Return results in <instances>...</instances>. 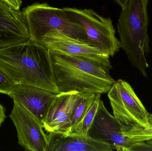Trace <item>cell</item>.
I'll list each match as a JSON object with an SVG mask.
<instances>
[{
	"instance_id": "obj_11",
	"label": "cell",
	"mask_w": 152,
	"mask_h": 151,
	"mask_svg": "<svg viewBox=\"0 0 152 151\" xmlns=\"http://www.w3.org/2000/svg\"><path fill=\"white\" fill-rule=\"evenodd\" d=\"M56 95L37 87L16 84L8 95L42 121Z\"/></svg>"
},
{
	"instance_id": "obj_21",
	"label": "cell",
	"mask_w": 152,
	"mask_h": 151,
	"mask_svg": "<svg viewBox=\"0 0 152 151\" xmlns=\"http://www.w3.org/2000/svg\"><path fill=\"white\" fill-rule=\"evenodd\" d=\"M122 9L125 7L127 0H114Z\"/></svg>"
},
{
	"instance_id": "obj_14",
	"label": "cell",
	"mask_w": 152,
	"mask_h": 151,
	"mask_svg": "<svg viewBox=\"0 0 152 151\" xmlns=\"http://www.w3.org/2000/svg\"><path fill=\"white\" fill-rule=\"evenodd\" d=\"M101 95L100 94L96 95L86 115L81 121L71 131L69 135L87 136L88 129L92 125L97 112L98 105L101 100Z\"/></svg>"
},
{
	"instance_id": "obj_22",
	"label": "cell",
	"mask_w": 152,
	"mask_h": 151,
	"mask_svg": "<svg viewBox=\"0 0 152 151\" xmlns=\"http://www.w3.org/2000/svg\"><path fill=\"white\" fill-rule=\"evenodd\" d=\"M146 142L148 143L151 144H152V139H150V140H147V141H146Z\"/></svg>"
},
{
	"instance_id": "obj_19",
	"label": "cell",
	"mask_w": 152,
	"mask_h": 151,
	"mask_svg": "<svg viewBox=\"0 0 152 151\" xmlns=\"http://www.w3.org/2000/svg\"><path fill=\"white\" fill-rule=\"evenodd\" d=\"M10 6L16 10H20L22 4V0H3Z\"/></svg>"
},
{
	"instance_id": "obj_6",
	"label": "cell",
	"mask_w": 152,
	"mask_h": 151,
	"mask_svg": "<svg viewBox=\"0 0 152 151\" xmlns=\"http://www.w3.org/2000/svg\"><path fill=\"white\" fill-rule=\"evenodd\" d=\"M67 16L82 25L87 36L86 43L113 57L121 48L115 35V28L110 18H106L92 9L63 8Z\"/></svg>"
},
{
	"instance_id": "obj_9",
	"label": "cell",
	"mask_w": 152,
	"mask_h": 151,
	"mask_svg": "<svg viewBox=\"0 0 152 151\" xmlns=\"http://www.w3.org/2000/svg\"><path fill=\"white\" fill-rule=\"evenodd\" d=\"M83 93L71 91L56 94L42 121L44 129L48 133L69 135L71 128L70 117Z\"/></svg>"
},
{
	"instance_id": "obj_17",
	"label": "cell",
	"mask_w": 152,
	"mask_h": 151,
	"mask_svg": "<svg viewBox=\"0 0 152 151\" xmlns=\"http://www.w3.org/2000/svg\"><path fill=\"white\" fill-rule=\"evenodd\" d=\"M16 84L15 81L0 67V93L8 95Z\"/></svg>"
},
{
	"instance_id": "obj_5",
	"label": "cell",
	"mask_w": 152,
	"mask_h": 151,
	"mask_svg": "<svg viewBox=\"0 0 152 151\" xmlns=\"http://www.w3.org/2000/svg\"><path fill=\"white\" fill-rule=\"evenodd\" d=\"M108 96L113 116L125 136L149 127L150 113L129 83L121 79L115 81Z\"/></svg>"
},
{
	"instance_id": "obj_4",
	"label": "cell",
	"mask_w": 152,
	"mask_h": 151,
	"mask_svg": "<svg viewBox=\"0 0 152 151\" xmlns=\"http://www.w3.org/2000/svg\"><path fill=\"white\" fill-rule=\"evenodd\" d=\"M27 25L30 40L39 43L46 34L58 31L73 39L86 43L83 27L66 15L63 8L47 3H35L22 11Z\"/></svg>"
},
{
	"instance_id": "obj_7",
	"label": "cell",
	"mask_w": 152,
	"mask_h": 151,
	"mask_svg": "<svg viewBox=\"0 0 152 151\" xmlns=\"http://www.w3.org/2000/svg\"><path fill=\"white\" fill-rule=\"evenodd\" d=\"M10 117L17 130L18 143L25 150L46 151L48 137L39 119L15 100Z\"/></svg>"
},
{
	"instance_id": "obj_12",
	"label": "cell",
	"mask_w": 152,
	"mask_h": 151,
	"mask_svg": "<svg viewBox=\"0 0 152 151\" xmlns=\"http://www.w3.org/2000/svg\"><path fill=\"white\" fill-rule=\"evenodd\" d=\"M39 43L49 49L50 51L57 53L93 56H109L97 48L86 43L73 39L58 31H52L46 34Z\"/></svg>"
},
{
	"instance_id": "obj_10",
	"label": "cell",
	"mask_w": 152,
	"mask_h": 151,
	"mask_svg": "<svg viewBox=\"0 0 152 151\" xmlns=\"http://www.w3.org/2000/svg\"><path fill=\"white\" fill-rule=\"evenodd\" d=\"M24 14L0 0V49L30 40Z\"/></svg>"
},
{
	"instance_id": "obj_8",
	"label": "cell",
	"mask_w": 152,
	"mask_h": 151,
	"mask_svg": "<svg viewBox=\"0 0 152 151\" xmlns=\"http://www.w3.org/2000/svg\"><path fill=\"white\" fill-rule=\"evenodd\" d=\"M87 137L110 145L117 151H128L134 142L123 134L118 121L108 112L102 100Z\"/></svg>"
},
{
	"instance_id": "obj_1",
	"label": "cell",
	"mask_w": 152,
	"mask_h": 151,
	"mask_svg": "<svg viewBox=\"0 0 152 151\" xmlns=\"http://www.w3.org/2000/svg\"><path fill=\"white\" fill-rule=\"evenodd\" d=\"M54 79L59 93H108L115 81L108 56H86L50 51Z\"/></svg>"
},
{
	"instance_id": "obj_15",
	"label": "cell",
	"mask_w": 152,
	"mask_h": 151,
	"mask_svg": "<svg viewBox=\"0 0 152 151\" xmlns=\"http://www.w3.org/2000/svg\"><path fill=\"white\" fill-rule=\"evenodd\" d=\"M96 95L92 93H83L80 100L74 108L70 117L71 132L81 121L86 115Z\"/></svg>"
},
{
	"instance_id": "obj_16",
	"label": "cell",
	"mask_w": 152,
	"mask_h": 151,
	"mask_svg": "<svg viewBox=\"0 0 152 151\" xmlns=\"http://www.w3.org/2000/svg\"><path fill=\"white\" fill-rule=\"evenodd\" d=\"M150 126L148 128L127 135L126 137L132 139L134 142H146L152 139V114L149 116Z\"/></svg>"
},
{
	"instance_id": "obj_20",
	"label": "cell",
	"mask_w": 152,
	"mask_h": 151,
	"mask_svg": "<svg viewBox=\"0 0 152 151\" xmlns=\"http://www.w3.org/2000/svg\"><path fill=\"white\" fill-rule=\"evenodd\" d=\"M6 116L5 114V109L4 107L0 103V126L4 121Z\"/></svg>"
},
{
	"instance_id": "obj_18",
	"label": "cell",
	"mask_w": 152,
	"mask_h": 151,
	"mask_svg": "<svg viewBox=\"0 0 152 151\" xmlns=\"http://www.w3.org/2000/svg\"><path fill=\"white\" fill-rule=\"evenodd\" d=\"M128 151H152V144L144 142H134Z\"/></svg>"
},
{
	"instance_id": "obj_3",
	"label": "cell",
	"mask_w": 152,
	"mask_h": 151,
	"mask_svg": "<svg viewBox=\"0 0 152 151\" xmlns=\"http://www.w3.org/2000/svg\"><path fill=\"white\" fill-rule=\"evenodd\" d=\"M149 0H127L117 24L121 48L131 64L142 75L147 77L150 51L147 7Z\"/></svg>"
},
{
	"instance_id": "obj_13",
	"label": "cell",
	"mask_w": 152,
	"mask_h": 151,
	"mask_svg": "<svg viewBox=\"0 0 152 151\" xmlns=\"http://www.w3.org/2000/svg\"><path fill=\"white\" fill-rule=\"evenodd\" d=\"M46 151H113V147L88 137L50 133Z\"/></svg>"
},
{
	"instance_id": "obj_2",
	"label": "cell",
	"mask_w": 152,
	"mask_h": 151,
	"mask_svg": "<svg viewBox=\"0 0 152 151\" xmlns=\"http://www.w3.org/2000/svg\"><path fill=\"white\" fill-rule=\"evenodd\" d=\"M0 67L17 84L59 93L50 50L31 40L0 49Z\"/></svg>"
}]
</instances>
